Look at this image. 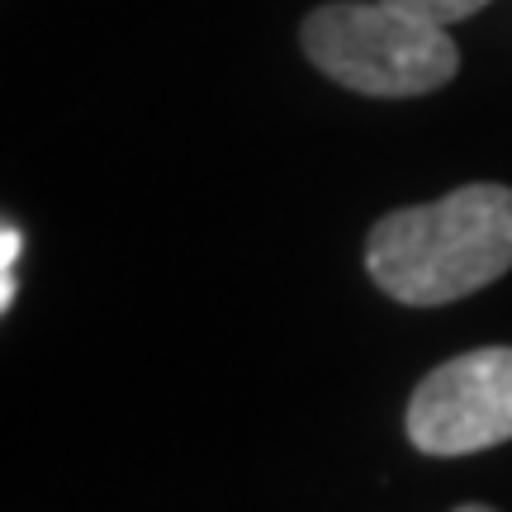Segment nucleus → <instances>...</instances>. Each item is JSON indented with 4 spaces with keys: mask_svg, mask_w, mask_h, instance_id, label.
I'll return each mask as SVG.
<instances>
[{
    "mask_svg": "<svg viewBox=\"0 0 512 512\" xmlns=\"http://www.w3.org/2000/svg\"><path fill=\"white\" fill-rule=\"evenodd\" d=\"M366 271L413 309L456 304L503 280L512 271V185L475 181L384 214L366 238Z\"/></svg>",
    "mask_w": 512,
    "mask_h": 512,
    "instance_id": "1",
    "label": "nucleus"
},
{
    "mask_svg": "<svg viewBox=\"0 0 512 512\" xmlns=\"http://www.w3.org/2000/svg\"><path fill=\"white\" fill-rule=\"evenodd\" d=\"M299 43L318 72L375 100L432 95L460 72V48L446 29L389 0H332L299 24Z\"/></svg>",
    "mask_w": 512,
    "mask_h": 512,
    "instance_id": "2",
    "label": "nucleus"
},
{
    "mask_svg": "<svg viewBox=\"0 0 512 512\" xmlns=\"http://www.w3.org/2000/svg\"><path fill=\"white\" fill-rule=\"evenodd\" d=\"M422 456H475L512 441V347L451 356L413 389L403 413Z\"/></svg>",
    "mask_w": 512,
    "mask_h": 512,
    "instance_id": "3",
    "label": "nucleus"
},
{
    "mask_svg": "<svg viewBox=\"0 0 512 512\" xmlns=\"http://www.w3.org/2000/svg\"><path fill=\"white\" fill-rule=\"evenodd\" d=\"M389 5H399V10H408V15H418V19H427V24L446 29V24L470 19L475 10H484L489 0H389Z\"/></svg>",
    "mask_w": 512,
    "mask_h": 512,
    "instance_id": "4",
    "label": "nucleus"
},
{
    "mask_svg": "<svg viewBox=\"0 0 512 512\" xmlns=\"http://www.w3.org/2000/svg\"><path fill=\"white\" fill-rule=\"evenodd\" d=\"M0 271H5V285H0V309L10 313V304H15V261H19V233L5 223V233H0Z\"/></svg>",
    "mask_w": 512,
    "mask_h": 512,
    "instance_id": "5",
    "label": "nucleus"
},
{
    "mask_svg": "<svg viewBox=\"0 0 512 512\" xmlns=\"http://www.w3.org/2000/svg\"><path fill=\"white\" fill-rule=\"evenodd\" d=\"M456 512H494V508H484V503H465V508H456Z\"/></svg>",
    "mask_w": 512,
    "mask_h": 512,
    "instance_id": "6",
    "label": "nucleus"
}]
</instances>
